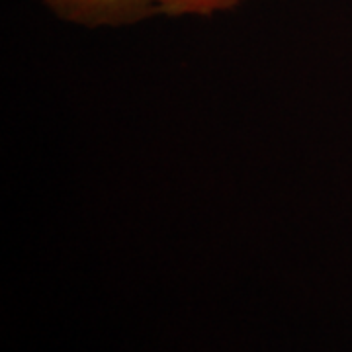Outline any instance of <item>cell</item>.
Listing matches in <instances>:
<instances>
[{"label": "cell", "instance_id": "6da1fadb", "mask_svg": "<svg viewBox=\"0 0 352 352\" xmlns=\"http://www.w3.org/2000/svg\"><path fill=\"white\" fill-rule=\"evenodd\" d=\"M67 22L102 28L129 25L163 14L164 0H41Z\"/></svg>", "mask_w": 352, "mask_h": 352}, {"label": "cell", "instance_id": "7a4b0ae2", "mask_svg": "<svg viewBox=\"0 0 352 352\" xmlns=\"http://www.w3.org/2000/svg\"><path fill=\"white\" fill-rule=\"evenodd\" d=\"M245 0H164V16H212L239 6Z\"/></svg>", "mask_w": 352, "mask_h": 352}]
</instances>
